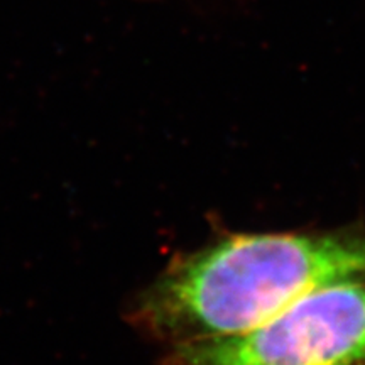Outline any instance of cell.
<instances>
[{
	"mask_svg": "<svg viewBox=\"0 0 365 365\" xmlns=\"http://www.w3.org/2000/svg\"><path fill=\"white\" fill-rule=\"evenodd\" d=\"M362 277L365 227L223 234L175 255L124 318L171 349L244 333L318 287Z\"/></svg>",
	"mask_w": 365,
	"mask_h": 365,
	"instance_id": "6da1fadb",
	"label": "cell"
},
{
	"mask_svg": "<svg viewBox=\"0 0 365 365\" xmlns=\"http://www.w3.org/2000/svg\"><path fill=\"white\" fill-rule=\"evenodd\" d=\"M164 365H365V277L296 299L259 327L166 349Z\"/></svg>",
	"mask_w": 365,
	"mask_h": 365,
	"instance_id": "7a4b0ae2",
	"label": "cell"
}]
</instances>
